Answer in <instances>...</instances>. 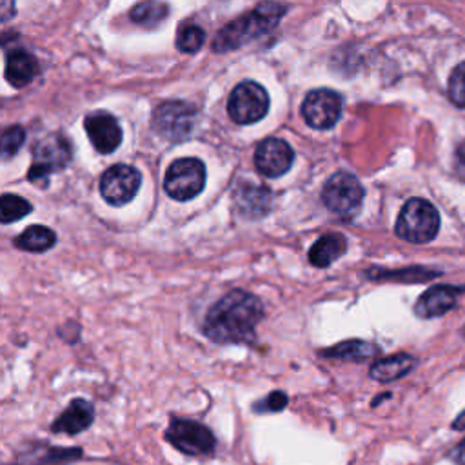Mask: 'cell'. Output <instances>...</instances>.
<instances>
[{"label":"cell","instance_id":"cell-1","mask_svg":"<svg viewBox=\"0 0 465 465\" xmlns=\"http://www.w3.org/2000/svg\"><path fill=\"white\" fill-rule=\"evenodd\" d=\"M263 316L265 307L256 294L232 289L207 309L202 334L216 345H254Z\"/></svg>","mask_w":465,"mask_h":465},{"label":"cell","instance_id":"cell-2","mask_svg":"<svg viewBox=\"0 0 465 465\" xmlns=\"http://www.w3.org/2000/svg\"><path fill=\"white\" fill-rule=\"evenodd\" d=\"M285 5L278 2H262L258 4L251 13L238 16L236 20L229 22L225 27H222L214 40H213V51L225 53L236 47H242L243 44L267 35L272 31L282 16L285 15Z\"/></svg>","mask_w":465,"mask_h":465},{"label":"cell","instance_id":"cell-3","mask_svg":"<svg viewBox=\"0 0 465 465\" xmlns=\"http://www.w3.org/2000/svg\"><path fill=\"white\" fill-rule=\"evenodd\" d=\"M165 441L185 456H207L216 449V436L213 429L198 420L171 416L163 430Z\"/></svg>","mask_w":465,"mask_h":465},{"label":"cell","instance_id":"cell-4","mask_svg":"<svg viewBox=\"0 0 465 465\" xmlns=\"http://www.w3.org/2000/svg\"><path fill=\"white\" fill-rule=\"evenodd\" d=\"M440 231L436 207L423 198H411L401 207L396 220V234L411 243H427Z\"/></svg>","mask_w":465,"mask_h":465},{"label":"cell","instance_id":"cell-5","mask_svg":"<svg viewBox=\"0 0 465 465\" xmlns=\"http://www.w3.org/2000/svg\"><path fill=\"white\" fill-rule=\"evenodd\" d=\"M322 200L325 207L341 218H352L363 202V187L351 173H334L323 185Z\"/></svg>","mask_w":465,"mask_h":465},{"label":"cell","instance_id":"cell-6","mask_svg":"<svg viewBox=\"0 0 465 465\" xmlns=\"http://www.w3.org/2000/svg\"><path fill=\"white\" fill-rule=\"evenodd\" d=\"M196 109L180 100H169L160 104L153 114V129L165 140L182 142L185 140L196 124Z\"/></svg>","mask_w":465,"mask_h":465},{"label":"cell","instance_id":"cell-7","mask_svg":"<svg viewBox=\"0 0 465 465\" xmlns=\"http://www.w3.org/2000/svg\"><path fill=\"white\" fill-rule=\"evenodd\" d=\"M71 160V147L69 142L62 134H47L40 138L33 147V163L27 171V178L31 182H44L51 173L64 169Z\"/></svg>","mask_w":465,"mask_h":465},{"label":"cell","instance_id":"cell-8","mask_svg":"<svg viewBox=\"0 0 465 465\" xmlns=\"http://www.w3.org/2000/svg\"><path fill=\"white\" fill-rule=\"evenodd\" d=\"M269 111V94L265 87L252 80H245L238 84L229 100H227V113L232 122L240 125L254 124L262 120Z\"/></svg>","mask_w":465,"mask_h":465},{"label":"cell","instance_id":"cell-9","mask_svg":"<svg viewBox=\"0 0 465 465\" xmlns=\"http://www.w3.org/2000/svg\"><path fill=\"white\" fill-rule=\"evenodd\" d=\"M205 185V165L198 158H180L174 160L163 180L165 193L178 200L185 202L202 193Z\"/></svg>","mask_w":465,"mask_h":465},{"label":"cell","instance_id":"cell-10","mask_svg":"<svg viewBox=\"0 0 465 465\" xmlns=\"http://www.w3.org/2000/svg\"><path fill=\"white\" fill-rule=\"evenodd\" d=\"M140 183L142 174L138 169L125 163H116L102 174L100 193L107 203L120 207L134 198V194L140 189Z\"/></svg>","mask_w":465,"mask_h":465},{"label":"cell","instance_id":"cell-11","mask_svg":"<svg viewBox=\"0 0 465 465\" xmlns=\"http://www.w3.org/2000/svg\"><path fill=\"white\" fill-rule=\"evenodd\" d=\"M343 100L332 89H314L302 104V116L312 129H331L341 116Z\"/></svg>","mask_w":465,"mask_h":465},{"label":"cell","instance_id":"cell-12","mask_svg":"<svg viewBox=\"0 0 465 465\" xmlns=\"http://www.w3.org/2000/svg\"><path fill=\"white\" fill-rule=\"evenodd\" d=\"M294 160L291 145L282 138L263 140L254 153V165L260 174L267 178H278L285 174Z\"/></svg>","mask_w":465,"mask_h":465},{"label":"cell","instance_id":"cell-13","mask_svg":"<svg viewBox=\"0 0 465 465\" xmlns=\"http://www.w3.org/2000/svg\"><path fill=\"white\" fill-rule=\"evenodd\" d=\"M84 125L93 147L102 154L113 153L122 142V129L118 120L105 111H94L87 114Z\"/></svg>","mask_w":465,"mask_h":465},{"label":"cell","instance_id":"cell-14","mask_svg":"<svg viewBox=\"0 0 465 465\" xmlns=\"http://www.w3.org/2000/svg\"><path fill=\"white\" fill-rule=\"evenodd\" d=\"M94 405L85 398H73L67 407L53 420L49 430L53 434L78 436L87 430L94 421Z\"/></svg>","mask_w":465,"mask_h":465},{"label":"cell","instance_id":"cell-15","mask_svg":"<svg viewBox=\"0 0 465 465\" xmlns=\"http://www.w3.org/2000/svg\"><path fill=\"white\" fill-rule=\"evenodd\" d=\"M465 292V287L456 285H432L414 303V314L421 320H430L447 314L454 309L458 294Z\"/></svg>","mask_w":465,"mask_h":465},{"label":"cell","instance_id":"cell-16","mask_svg":"<svg viewBox=\"0 0 465 465\" xmlns=\"http://www.w3.org/2000/svg\"><path fill=\"white\" fill-rule=\"evenodd\" d=\"M84 458L82 447H56L45 441L29 443V449L18 454V465H69Z\"/></svg>","mask_w":465,"mask_h":465},{"label":"cell","instance_id":"cell-17","mask_svg":"<svg viewBox=\"0 0 465 465\" xmlns=\"http://www.w3.org/2000/svg\"><path fill=\"white\" fill-rule=\"evenodd\" d=\"M380 354V347L372 341L360 340V338H351V340H341L334 345L318 349L320 358L327 360H340V361H351V363H363L371 361Z\"/></svg>","mask_w":465,"mask_h":465},{"label":"cell","instance_id":"cell-18","mask_svg":"<svg viewBox=\"0 0 465 465\" xmlns=\"http://www.w3.org/2000/svg\"><path fill=\"white\" fill-rule=\"evenodd\" d=\"M418 363V358L409 352H396L385 358H378L369 367V378L378 383H392L407 376Z\"/></svg>","mask_w":465,"mask_h":465},{"label":"cell","instance_id":"cell-19","mask_svg":"<svg viewBox=\"0 0 465 465\" xmlns=\"http://www.w3.org/2000/svg\"><path fill=\"white\" fill-rule=\"evenodd\" d=\"M236 209L247 218H260L271 209V191L263 185L243 183L234 193Z\"/></svg>","mask_w":465,"mask_h":465},{"label":"cell","instance_id":"cell-20","mask_svg":"<svg viewBox=\"0 0 465 465\" xmlns=\"http://www.w3.org/2000/svg\"><path fill=\"white\" fill-rule=\"evenodd\" d=\"M38 73V62L36 58L24 51V49H13L5 56V80L13 87H24L27 85Z\"/></svg>","mask_w":465,"mask_h":465},{"label":"cell","instance_id":"cell-21","mask_svg":"<svg viewBox=\"0 0 465 465\" xmlns=\"http://www.w3.org/2000/svg\"><path fill=\"white\" fill-rule=\"evenodd\" d=\"M345 251H347V240L343 234L325 232L309 249V262L314 267L323 269V267H329L338 258H341Z\"/></svg>","mask_w":465,"mask_h":465},{"label":"cell","instance_id":"cell-22","mask_svg":"<svg viewBox=\"0 0 465 465\" xmlns=\"http://www.w3.org/2000/svg\"><path fill=\"white\" fill-rule=\"evenodd\" d=\"M54 243H56V234L44 225H31L15 238V245L29 252L49 251Z\"/></svg>","mask_w":465,"mask_h":465},{"label":"cell","instance_id":"cell-23","mask_svg":"<svg viewBox=\"0 0 465 465\" xmlns=\"http://www.w3.org/2000/svg\"><path fill=\"white\" fill-rule=\"evenodd\" d=\"M441 272L432 271L429 267H405V269H396V271H378L372 269L367 272V278L371 280H392V282H401V283H421L429 282L432 278H438Z\"/></svg>","mask_w":465,"mask_h":465},{"label":"cell","instance_id":"cell-24","mask_svg":"<svg viewBox=\"0 0 465 465\" xmlns=\"http://www.w3.org/2000/svg\"><path fill=\"white\" fill-rule=\"evenodd\" d=\"M167 15H169V9L163 2L145 0L133 7L131 20L136 24H142V25H154V24L162 22Z\"/></svg>","mask_w":465,"mask_h":465},{"label":"cell","instance_id":"cell-25","mask_svg":"<svg viewBox=\"0 0 465 465\" xmlns=\"http://www.w3.org/2000/svg\"><path fill=\"white\" fill-rule=\"evenodd\" d=\"M31 203L27 200H24L22 196L18 194H9L5 193L2 196V202H0V218H2V223H11V222H16L20 218H24L25 214L31 213Z\"/></svg>","mask_w":465,"mask_h":465},{"label":"cell","instance_id":"cell-26","mask_svg":"<svg viewBox=\"0 0 465 465\" xmlns=\"http://www.w3.org/2000/svg\"><path fill=\"white\" fill-rule=\"evenodd\" d=\"M289 405V394L282 389H274L267 392L263 398H258L251 403V411L254 414H276L285 411Z\"/></svg>","mask_w":465,"mask_h":465},{"label":"cell","instance_id":"cell-27","mask_svg":"<svg viewBox=\"0 0 465 465\" xmlns=\"http://www.w3.org/2000/svg\"><path fill=\"white\" fill-rule=\"evenodd\" d=\"M205 40V33L202 27L194 25V24H187L178 31L176 36V47L182 53H196Z\"/></svg>","mask_w":465,"mask_h":465},{"label":"cell","instance_id":"cell-28","mask_svg":"<svg viewBox=\"0 0 465 465\" xmlns=\"http://www.w3.org/2000/svg\"><path fill=\"white\" fill-rule=\"evenodd\" d=\"M447 94L454 105L465 109V62L456 65L454 71L450 73Z\"/></svg>","mask_w":465,"mask_h":465},{"label":"cell","instance_id":"cell-29","mask_svg":"<svg viewBox=\"0 0 465 465\" xmlns=\"http://www.w3.org/2000/svg\"><path fill=\"white\" fill-rule=\"evenodd\" d=\"M25 140V131L20 125H11L2 133V158L7 160L18 153Z\"/></svg>","mask_w":465,"mask_h":465},{"label":"cell","instance_id":"cell-30","mask_svg":"<svg viewBox=\"0 0 465 465\" xmlns=\"http://www.w3.org/2000/svg\"><path fill=\"white\" fill-rule=\"evenodd\" d=\"M449 460L454 465H465V440H461L450 452H449Z\"/></svg>","mask_w":465,"mask_h":465},{"label":"cell","instance_id":"cell-31","mask_svg":"<svg viewBox=\"0 0 465 465\" xmlns=\"http://www.w3.org/2000/svg\"><path fill=\"white\" fill-rule=\"evenodd\" d=\"M454 430H465V411H461L456 418H454V421H452V425H450Z\"/></svg>","mask_w":465,"mask_h":465},{"label":"cell","instance_id":"cell-32","mask_svg":"<svg viewBox=\"0 0 465 465\" xmlns=\"http://www.w3.org/2000/svg\"><path fill=\"white\" fill-rule=\"evenodd\" d=\"M456 158H458V165L461 171H465V142H461L458 145V151H456Z\"/></svg>","mask_w":465,"mask_h":465},{"label":"cell","instance_id":"cell-33","mask_svg":"<svg viewBox=\"0 0 465 465\" xmlns=\"http://www.w3.org/2000/svg\"><path fill=\"white\" fill-rule=\"evenodd\" d=\"M391 396H392V394H391V392H387V391H385V392H381V394H378V396H374V398H372V401H371V407L380 405L383 400H389Z\"/></svg>","mask_w":465,"mask_h":465},{"label":"cell","instance_id":"cell-34","mask_svg":"<svg viewBox=\"0 0 465 465\" xmlns=\"http://www.w3.org/2000/svg\"><path fill=\"white\" fill-rule=\"evenodd\" d=\"M461 334H463V338H465V325H463V329H461Z\"/></svg>","mask_w":465,"mask_h":465}]
</instances>
